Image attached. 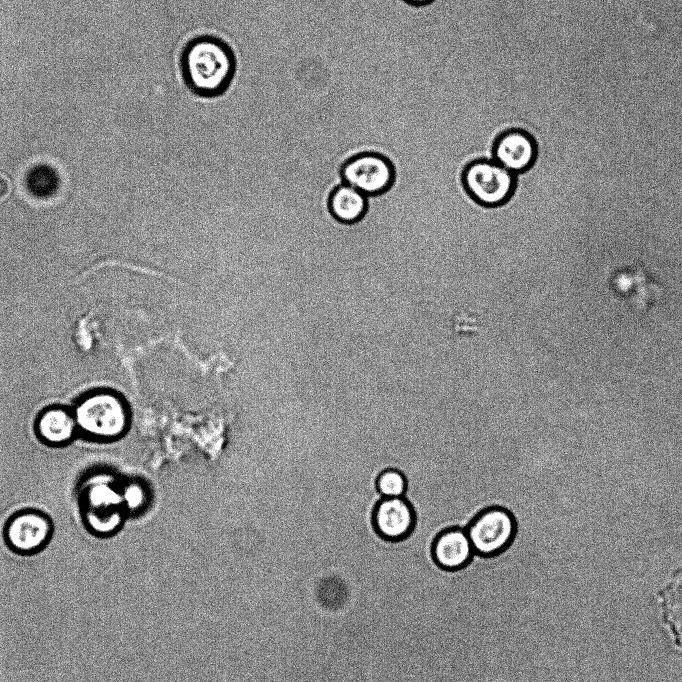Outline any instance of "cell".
I'll use <instances>...</instances> for the list:
<instances>
[{"instance_id":"cell-1","label":"cell","mask_w":682,"mask_h":682,"mask_svg":"<svg viewBox=\"0 0 682 682\" xmlns=\"http://www.w3.org/2000/svg\"><path fill=\"white\" fill-rule=\"evenodd\" d=\"M179 68L186 88L200 98L224 95L233 83L237 59L233 48L219 36L201 34L182 47Z\"/></svg>"},{"instance_id":"cell-2","label":"cell","mask_w":682,"mask_h":682,"mask_svg":"<svg viewBox=\"0 0 682 682\" xmlns=\"http://www.w3.org/2000/svg\"><path fill=\"white\" fill-rule=\"evenodd\" d=\"M73 414L78 432L96 440L117 439L128 425L126 405L118 394L111 391L86 394L77 402Z\"/></svg>"},{"instance_id":"cell-3","label":"cell","mask_w":682,"mask_h":682,"mask_svg":"<svg viewBox=\"0 0 682 682\" xmlns=\"http://www.w3.org/2000/svg\"><path fill=\"white\" fill-rule=\"evenodd\" d=\"M461 181L466 193L476 203L496 208L512 198L517 186V175L492 158H476L465 165Z\"/></svg>"},{"instance_id":"cell-4","label":"cell","mask_w":682,"mask_h":682,"mask_svg":"<svg viewBox=\"0 0 682 682\" xmlns=\"http://www.w3.org/2000/svg\"><path fill=\"white\" fill-rule=\"evenodd\" d=\"M465 530L475 556L491 560L510 548L516 535V522L508 510L490 507L476 515Z\"/></svg>"},{"instance_id":"cell-5","label":"cell","mask_w":682,"mask_h":682,"mask_svg":"<svg viewBox=\"0 0 682 682\" xmlns=\"http://www.w3.org/2000/svg\"><path fill=\"white\" fill-rule=\"evenodd\" d=\"M82 514L89 532L98 537H110L123 521L121 489L108 479H95L83 492Z\"/></svg>"},{"instance_id":"cell-6","label":"cell","mask_w":682,"mask_h":682,"mask_svg":"<svg viewBox=\"0 0 682 682\" xmlns=\"http://www.w3.org/2000/svg\"><path fill=\"white\" fill-rule=\"evenodd\" d=\"M341 176L345 184L367 197L377 196L387 192L394 184L395 168L385 154L362 150L343 163Z\"/></svg>"},{"instance_id":"cell-7","label":"cell","mask_w":682,"mask_h":682,"mask_svg":"<svg viewBox=\"0 0 682 682\" xmlns=\"http://www.w3.org/2000/svg\"><path fill=\"white\" fill-rule=\"evenodd\" d=\"M53 535L49 518L38 511L14 514L4 528L7 547L20 556H34L46 548Z\"/></svg>"},{"instance_id":"cell-8","label":"cell","mask_w":682,"mask_h":682,"mask_svg":"<svg viewBox=\"0 0 682 682\" xmlns=\"http://www.w3.org/2000/svg\"><path fill=\"white\" fill-rule=\"evenodd\" d=\"M537 139L529 132L511 129L501 133L491 147V158L515 175L529 170L538 157Z\"/></svg>"},{"instance_id":"cell-9","label":"cell","mask_w":682,"mask_h":682,"mask_svg":"<svg viewBox=\"0 0 682 682\" xmlns=\"http://www.w3.org/2000/svg\"><path fill=\"white\" fill-rule=\"evenodd\" d=\"M372 524L382 540L400 542L412 533L415 514L404 497L381 498L374 507Z\"/></svg>"},{"instance_id":"cell-10","label":"cell","mask_w":682,"mask_h":682,"mask_svg":"<svg viewBox=\"0 0 682 682\" xmlns=\"http://www.w3.org/2000/svg\"><path fill=\"white\" fill-rule=\"evenodd\" d=\"M434 565L446 572L467 568L475 559L471 541L464 528L451 527L439 532L430 546Z\"/></svg>"},{"instance_id":"cell-11","label":"cell","mask_w":682,"mask_h":682,"mask_svg":"<svg viewBox=\"0 0 682 682\" xmlns=\"http://www.w3.org/2000/svg\"><path fill=\"white\" fill-rule=\"evenodd\" d=\"M661 620L674 647L682 651V566L658 592Z\"/></svg>"},{"instance_id":"cell-12","label":"cell","mask_w":682,"mask_h":682,"mask_svg":"<svg viewBox=\"0 0 682 682\" xmlns=\"http://www.w3.org/2000/svg\"><path fill=\"white\" fill-rule=\"evenodd\" d=\"M35 429L41 441L51 446L68 443L78 432L73 411L61 406L45 409L38 416Z\"/></svg>"},{"instance_id":"cell-13","label":"cell","mask_w":682,"mask_h":682,"mask_svg":"<svg viewBox=\"0 0 682 682\" xmlns=\"http://www.w3.org/2000/svg\"><path fill=\"white\" fill-rule=\"evenodd\" d=\"M328 208L337 221L343 224H354L366 215L369 208L368 197L344 183L331 192Z\"/></svg>"},{"instance_id":"cell-14","label":"cell","mask_w":682,"mask_h":682,"mask_svg":"<svg viewBox=\"0 0 682 682\" xmlns=\"http://www.w3.org/2000/svg\"><path fill=\"white\" fill-rule=\"evenodd\" d=\"M376 488L382 498L403 497L407 482L405 476L396 469H386L379 473Z\"/></svg>"},{"instance_id":"cell-15","label":"cell","mask_w":682,"mask_h":682,"mask_svg":"<svg viewBox=\"0 0 682 682\" xmlns=\"http://www.w3.org/2000/svg\"><path fill=\"white\" fill-rule=\"evenodd\" d=\"M121 497L123 507L129 510H135L143 501L142 488L136 484L130 483L121 489Z\"/></svg>"},{"instance_id":"cell-16","label":"cell","mask_w":682,"mask_h":682,"mask_svg":"<svg viewBox=\"0 0 682 682\" xmlns=\"http://www.w3.org/2000/svg\"><path fill=\"white\" fill-rule=\"evenodd\" d=\"M12 190L10 179L3 173H0V201H4L9 197Z\"/></svg>"},{"instance_id":"cell-17","label":"cell","mask_w":682,"mask_h":682,"mask_svg":"<svg viewBox=\"0 0 682 682\" xmlns=\"http://www.w3.org/2000/svg\"><path fill=\"white\" fill-rule=\"evenodd\" d=\"M405 1L413 5H423L431 2L432 0H405Z\"/></svg>"}]
</instances>
